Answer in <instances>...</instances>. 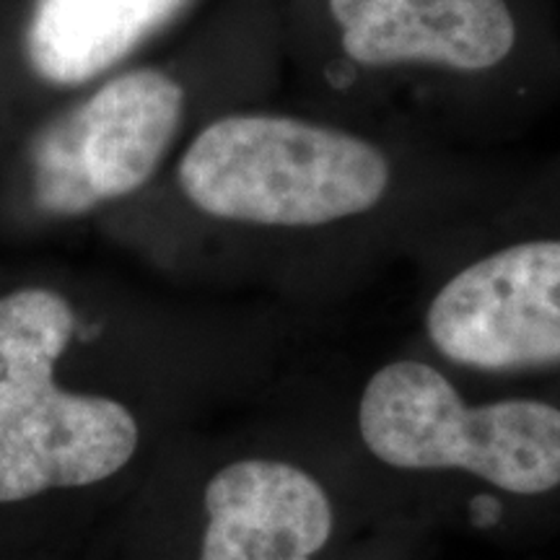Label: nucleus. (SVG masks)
<instances>
[{
    "label": "nucleus",
    "mask_w": 560,
    "mask_h": 560,
    "mask_svg": "<svg viewBox=\"0 0 560 560\" xmlns=\"http://www.w3.org/2000/svg\"><path fill=\"white\" fill-rule=\"evenodd\" d=\"M272 374L240 355L117 359L66 291L0 293V552L96 535L172 439L270 402Z\"/></svg>",
    "instance_id": "1"
},
{
    "label": "nucleus",
    "mask_w": 560,
    "mask_h": 560,
    "mask_svg": "<svg viewBox=\"0 0 560 560\" xmlns=\"http://www.w3.org/2000/svg\"><path fill=\"white\" fill-rule=\"evenodd\" d=\"M402 511L325 400L172 439L102 527L104 560H338Z\"/></svg>",
    "instance_id": "2"
},
{
    "label": "nucleus",
    "mask_w": 560,
    "mask_h": 560,
    "mask_svg": "<svg viewBox=\"0 0 560 560\" xmlns=\"http://www.w3.org/2000/svg\"><path fill=\"white\" fill-rule=\"evenodd\" d=\"M392 503L436 532H506L524 503L560 495V402L488 392L433 359L376 363L325 397Z\"/></svg>",
    "instance_id": "3"
},
{
    "label": "nucleus",
    "mask_w": 560,
    "mask_h": 560,
    "mask_svg": "<svg viewBox=\"0 0 560 560\" xmlns=\"http://www.w3.org/2000/svg\"><path fill=\"white\" fill-rule=\"evenodd\" d=\"M392 170L369 140L285 115H231L182 156L179 187L208 219L260 231H319L374 213Z\"/></svg>",
    "instance_id": "4"
},
{
    "label": "nucleus",
    "mask_w": 560,
    "mask_h": 560,
    "mask_svg": "<svg viewBox=\"0 0 560 560\" xmlns=\"http://www.w3.org/2000/svg\"><path fill=\"white\" fill-rule=\"evenodd\" d=\"M423 338L472 382L560 369V236L506 242L446 272L423 310Z\"/></svg>",
    "instance_id": "5"
},
{
    "label": "nucleus",
    "mask_w": 560,
    "mask_h": 560,
    "mask_svg": "<svg viewBox=\"0 0 560 560\" xmlns=\"http://www.w3.org/2000/svg\"><path fill=\"white\" fill-rule=\"evenodd\" d=\"M182 109L185 91L156 68L104 83L34 140V206L50 219H79L138 192L170 151Z\"/></svg>",
    "instance_id": "6"
},
{
    "label": "nucleus",
    "mask_w": 560,
    "mask_h": 560,
    "mask_svg": "<svg viewBox=\"0 0 560 560\" xmlns=\"http://www.w3.org/2000/svg\"><path fill=\"white\" fill-rule=\"evenodd\" d=\"M330 11L342 50L366 68L488 70L516 42L506 0H330Z\"/></svg>",
    "instance_id": "7"
},
{
    "label": "nucleus",
    "mask_w": 560,
    "mask_h": 560,
    "mask_svg": "<svg viewBox=\"0 0 560 560\" xmlns=\"http://www.w3.org/2000/svg\"><path fill=\"white\" fill-rule=\"evenodd\" d=\"M187 0H37L26 52L52 86H79L117 66Z\"/></svg>",
    "instance_id": "8"
},
{
    "label": "nucleus",
    "mask_w": 560,
    "mask_h": 560,
    "mask_svg": "<svg viewBox=\"0 0 560 560\" xmlns=\"http://www.w3.org/2000/svg\"><path fill=\"white\" fill-rule=\"evenodd\" d=\"M439 532L412 514L392 516L359 537L338 560H429Z\"/></svg>",
    "instance_id": "9"
},
{
    "label": "nucleus",
    "mask_w": 560,
    "mask_h": 560,
    "mask_svg": "<svg viewBox=\"0 0 560 560\" xmlns=\"http://www.w3.org/2000/svg\"><path fill=\"white\" fill-rule=\"evenodd\" d=\"M0 560H104L102 529L81 542L45 545V548L0 552Z\"/></svg>",
    "instance_id": "10"
}]
</instances>
